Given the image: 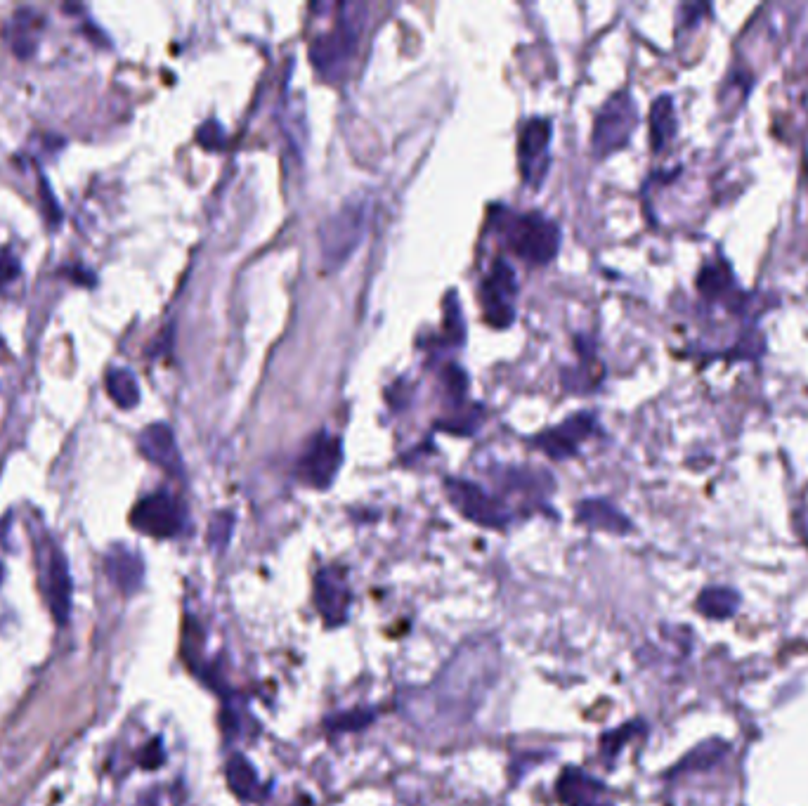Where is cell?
<instances>
[{
    "mask_svg": "<svg viewBox=\"0 0 808 806\" xmlns=\"http://www.w3.org/2000/svg\"><path fill=\"white\" fill-rule=\"evenodd\" d=\"M494 679H497V643L492 639L466 643V648L449 660L438 681L428 688L435 717L464 724Z\"/></svg>",
    "mask_w": 808,
    "mask_h": 806,
    "instance_id": "obj_1",
    "label": "cell"
},
{
    "mask_svg": "<svg viewBox=\"0 0 808 806\" xmlns=\"http://www.w3.org/2000/svg\"><path fill=\"white\" fill-rule=\"evenodd\" d=\"M367 232V201L355 199L331 216L319 230V251L327 270H338L357 251Z\"/></svg>",
    "mask_w": 808,
    "mask_h": 806,
    "instance_id": "obj_2",
    "label": "cell"
},
{
    "mask_svg": "<svg viewBox=\"0 0 808 806\" xmlns=\"http://www.w3.org/2000/svg\"><path fill=\"white\" fill-rule=\"evenodd\" d=\"M504 227V237L508 249L523 258L525 263L546 265L558 256L560 249V227L542 213H520L511 216Z\"/></svg>",
    "mask_w": 808,
    "mask_h": 806,
    "instance_id": "obj_3",
    "label": "cell"
},
{
    "mask_svg": "<svg viewBox=\"0 0 808 806\" xmlns=\"http://www.w3.org/2000/svg\"><path fill=\"white\" fill-rule=\"evenodd\" d=\"M638 126L636 104L629 93H615L603 104L596 116L594 135H591V149L598 159H605L617 149L627 147L631 135Z\"/></svg>",
    "mask_w": 808,
    "mask_h": 806,
    "instance_id": "obj_4",
    "label": "cell"
},
{
    "mask_svg": "<svg viewBox=\"0 0 808 806\" xmlns=\"http://www.w3.org/2000/svg\"><path fill=\"white\" fill-rule=\"evenodd\" d=\"M185 518H187L185 506L180 504L178 497H173V494L166 490L142 497L140 502L135 504L133 513H130L133 528L140 530L142 535L156 539H168L180 535L182 528H185Z\"/></svg>",
    "mask_w": 808,
    "mask_h": 806,
    "instance_id": "obj_5",
    "label": "cell"
},
{
    "mask_svg": "<svg viewBox=\"0 0 808 806\" xmlns=\"http://www.w3.org/2000/svg\"><path fill=\"white\" fill-rule=\"evenodd\" d=\"M357 36H360V26L350 15H343L336 19L334 29L315 38L310 45V60L319 74L327 78L341 74L357 48Z\"/></svg>",
    "mask_w": 808,
    "mask_h": 806,
    "instance_id": "obj_6",
    "label": "cell"
},
{
    "mask_svg": "<svg viewBox=\"0 0 808 806\" xmlns=\"http://www.w3.org/2000/svg\"><path fill=\"white\" fill-rule=\"evenodd\" d=\"M518 296V279L516 272H513L511 265L506 260H497L492 265V270L487 272V277L482 279L480 286V298H482V312H485V320L492 324V327L504 329L513 322L516 317V301Z\"/></svg>",
    "mask_w": 808,
    "mask_h": 806,
    "instance_id": "obj_7",
    "label": "cell"
},
{
    "mask_svg": "<svg viewBox=\"0 0 808 806\" xmlns=\"http://www.w3.org/2000/svg\"><path fill=\"white\" fill-rule=\"evenodd\" d=\"M447 497L461 516L482 525V528L499 530L511 520L506 506L471 480H447Z\"/></svg>",
    "mask_w": 808,
    "mask_h": 806,
    "instance_id": "obj_8",
    "label": "cell"
},
{
    "mask_svg": "<svg viewBox=\"0 0 808 806\" xmlns=\"http://www.w3.org/2000/svg\"><path fill=\"white\" fill-rule=\"evenodd\" d=\"M343 464V442L329 433H317L298 461V478L315 490H327Z\"/></svg>",
    "mask_w": 808,
    "mask_h": 806,
    "instance_id": "obj_9",
    "label": "cell"
},
{
    "mask_svg": "<svg viewBox=\"0 0 808 806\" xmlns=\"http://www.w3.org/2000/svg\"><path fill=\"white\" fill-rule=\"evenodd\" d=\"M697 291L705 301L721 305L728 312H742L747 308L745 294L740 291L738 279L733 275L731 263L726 258L716 256L714 260L702 265L700 275H697Z\"/></svg>",
    "mask_w": 808,
    "mask_h": 806,
    "instance_id": "obj_10",
    "label": "cell"
},
{
    "mask_svg": "<svg viewBox=\"0 0 808 806\" xmlns=\"http://www.w3.org/2000/svg\"><path fill=\"white\" fill-rule=\"evenodd\" d=\"M596 431H598L596 416L589 412H579L572 414L570 419H565L563 424H558L556 428H549V431L537 435L534 442H537L539 450H544L551 459H570L579 452V445H582L584 440H589Z\"/></svg>",
    "mask_w": 808,
    "mask_h": 806,
    "instance_id": "obj_11",
    "label": "cell"
},
{
    "mask_svg": "<svg viewBox=\"0 0 808 806\" xmlns=\"http://www.w3.org/2000/svg\"><path fill=\"white\" fill-rule=\"evenodd\" d=\"M549 145H551V123L546 119H532L525 123L520 133V171L525 182L539 185L549 168Z\"/></svg>",
    "mask_w": 808,
    "mask_h": 806,
    "instance_id": "obj_12",
    "label": "cell"
},
{
    "mask_svg": "<svg viewBox=\"0 0 808 806\" xmlns=\"http://www.w3.org/2000/svg\"><path fill=\"white\" fill-rule=\"evenodd\" d=\"M315 606L324 615L329 627L345 622L350 608V587L341 568H324L315 577Z\"/></svg>",
    "mask_w": 808,
    "mask_h": 806,
    "instance_id": "obj_13",
    "label": "cell"
},
{
    "mask_svg": "<svg viewBox=\"0 0 808 806\" xmlns=\"http://www.w3.org/2000/svg\"><path fill=\"white\" fill-rule=\"evenodd\" d=\"M138 447L140 452L145 454V459H149L159 468H164V471L171 473V476H182V471H185L173 428L168 424H152L142 428Z\"/></svg>",
    "mask_w": 808,
    "mask_h": 806,
    "instance_id": "obj_14",
    "label": "cell"
},
{
    "mask_svg": "<svg viewBox=\"0 0 808 806\" xmlns=\"http://www.w3.org/2000/svg\"><path fill=\"white\" fill-rule=\"evenodd\" d=\"M45 598H48L52 617L57 622L64 624L69 617L71 610V577H69V565L67 558L57 546L50 549L48 558V568H45Z\"/></svg>",
    "mask_w": 808,
    "mask_h": 806,
    "instance_id": "obj_15",
    "label": "cell"
},
{
    "mask_svg": "<svg viewBox=\"0 0 808 806\" xmlns=\"http://www.w3.org/2000/svg\"><path fill=\"white\" fill-rule=\"evenodd\" d=\"M43 29L45 17L41 12L34 8H22L12 15L8 26H5V41L10 43L12 52L19 60H29L38 50V38H41Z\"/></svg>",
    "mask_w": 808,
    "mask_h": 806,
    "instance_id": "obj_16",
    "label": "cell"
},
{
    "mask_svg": "<svg viewBox=\"0 0 808 806\" xmlns=\"http://www.w3.org/2000/svg\"><path fill=\"white\" fill-rule=\"evenodd\" d=\"M104 568H107L109 580L119 587L123 594H133L140 589L142 577H145V563L135 551L126 549V546H114L104 558Z\"/></svg>",
    "mask_w": 808,
    "mask_h": 806,
    "instance_id": "obj_17",
    "label": "cell"
},
{
    "mask_svg": "<svg viewBox=\"0 0 808 806\" xmlns=\"http://www.w3.org/2000/svg\"><path fill=\"white\" fill-rule=\"evenodd\" d=\"M577 518L579 523L589 525V528L615 532V535H624V532L631 530L629 518L605 499H586V502L577 506Z\"/></svg>",
    "mask_w": 808,
    "mask_h": 806,
    "instance_id": "obj_18",
    "label": "cell"
},
{
    "mask_svg": "<svg viewBox=\"0 0 808 806\" xmlns=\"http://www.w3.org/2000/svg\"><path fill=\"white\" fill-rule=\"evenodd\" d=\"M676 135V109L669 95H660L650 107V145L662 152Z\"/></svg>",
    "mask_w": 808,
    "mask_h": 806,
    "instance_id": "obj_19",
    "label": "cell"
},
{
    "mask_svg": "<svg viewBox=\"0 0 808 806\" xmlns=\"http://www.w3.org/2000/svg\"><path fill=\"white\" fill-rule=\"evenodd\" d=\"M104 388H107L109 398L114 400L116 407L121 409H133L138 407L140 402V386L135 374L130 369H109L107 376H104Z\"/></svg>",
    "mask_w": 808,
    "mask_h": 806,
    "instance_id": "obj_20",
    "label": "cell"
},
{
    "mask_svg": "<svg viewBox=\"0 0 808 806\" xmlns=\"http://www.w3.org/2000/svg\"><path fill=\"white\" fill-rule=\"evenodd\" d=\"M598 790H601L598 788V783H594L591 778H586L584 773H579V771L565 773L563 783H560V792H563V797L568 799L572 806H608V804H601L596 799Z\"/></svg>",
    "mask_w": 808,
    "mask_h": 806,
    "instance_id": "obj_21",
    "label": "cell"
},
{
    "mask_svg": "<svg viewBox=\"0 0 808 806\" xmlns=\"http://www.w3.org/2000/svg\"><path fill=\"white\" fill-rule=\"evenodd\" d=\"M227 783H230L232 792L241 799H253L258 797V778L256 771L251 769V764L246 762L241 754L230 759L227 764Z\"/></svg>",
    "mask_w": 808,
    "mask_h": 806,
    "instance_id": "obj_22",
    "label": "cell"
},
{
    "mask_svg": "<svg viewBox=\"0 0 808 806\" xmlns=\"http://www.w3.org/2000/svg\"><path fill=\"white\" fill-rule=\"evenodd\" d=\"M735 606H738V598H735L733 591H705L700 598L702 613H707L709 617H728Z\"/></svg>",
    "mask_w": 808,
    "mask_h": 806,
    "instance_id": "obj_23",
    "label": "cell"
},
{
    "mask_svg": "<svg viewBox=\"0 0 808 806\" xmlns=\"http://www.w3.org/2000/svg\"><path fill=\"white\" fill-rule=\"evenodd\" d=\"M445 336L449 338V343H454V346L464 343V315H461L459 305H456V301H454V294H449V301H447Z\"/></svg>",
    "mask_w": 808,
    "mask_h": 806,
    "instance_id": "obj_24",
    "label": "cell"
},
{
    "mask_svg": "<svg viewBox=\"0 0 808 806\" xmlns=\"http://www.w3.org/2000/svg\"><path fill=\"white\" fill-rule=\"evenodd\" d=\"M19 275H22V263H19L15 251L8 249V246H0V294L12 282H17Z\"/></svg>",
    "mask_w": 808,
    "mask_h": 806,
    "instance_id": "obj_25",
    "label": "cell"
},
{
    "mask_svg": "<svg viewBox=\"0 0 808 806\" xmlns=\"http://www.w3.org/2000/svg\"><path fill=\"white\" fill-rule=\"evenodd\" d=\"M442 379H445V386H447V398L454 402H464L466 388H468L464 369L449 364V367L445 369V374H442Z\"/></svg>",
    "mask_w": 808,
    "mask_h": 806,
    "instance_id": "obj_26",
    "label": "cell"
},
{
    "mask_svg": "<svg viewBox=\"0 0 808 806\" xmlns=\"http://www.w3.org/2000/svg\"><path fill=\"white\" fill-rule=\"evenodd\" d=\"M197 140H199V145L206 149H220L225 145V130L218 121L211 119L197 130Z\"/></svg>",
    "mask_w": 808,
    "mask_h": 806,
    "instance_id": "obj_27",
    "label": "cell"
},
{
    "mask_svg": "<svg viewBox=\"0 0 808 806\" xmlns=\"http://www.w3.org/2000/svg\"><path fill=\"white\" fill-rule=\"evenodd\" d=\"M41 206H43V213L45 218L50 220L52 225H57L62 220V208H60V201H57L55 194H52L48 180L41 178Z\"/></svg>",
    "mask_w": 808,
    "mask_h": 806,
    "instance_id": "obj_28",
    "label": "cell"
},
{
    "mask_svg": "<svg viewBox=\"0 0 808 806\" xmlns=\"http://www.w3.org/2000/svg\"><path fill=\"white\" fill-rule=\"evenodd\" d=\"M230 530H232V516H230V513H220V516H215L213 523H211V544H215V542H218V546L227 544Z\"/></svg>",
    "mask_w": 808,
    "mask_h": 806,
    "instance_id": "obj_29",
    "label": "cell"
},
{
    "mask_svg": "<svg viewBox=\"0 0 808 806\" xmlns=\"http://www.w3.org/2000/svg\"><path fill=\"white\" fill-rule=\"evenodd\" d=\"M369 719V714H345V717L331 721V726H334V731H355L357 726L369 724Z\"/></svg>",
    "mask_w": 808,
    "mask_h": 806,
    "instance_id": "obj_30",
    "label": "cell"
},
{
    "mask_svg": "<svg viewBox=\"0 0 808 806\" xmlns=\"http://www.w3.org/2000/svg\"><path fill=\"white\" fill-rule=\"evenodd\" d=\"M161 759H164V754H161V750H159V743H154L152 747L147 745L145 757H142V764H145V769H156V764H159Z\"/></svg>",
    "mask_w": 808,
    "mask_h": 806,
    "instance_id": "obj_31",
    "label": "cell"
},
{
    "mask_svg": "<svg viewBox=\"0 0 808 806\" xmlns=\"http://www.w3.org/2000/svg\"><path fill=\"white\" fill-rule=\"evenodd\" d=\"M5 355V343H3V338H0V357Z\"/></svg>",
    "mask_w": 808,
    "mask_h": 806,
    "instance_id": "obj_32",
    "label": "cell"
}]
</instances>
